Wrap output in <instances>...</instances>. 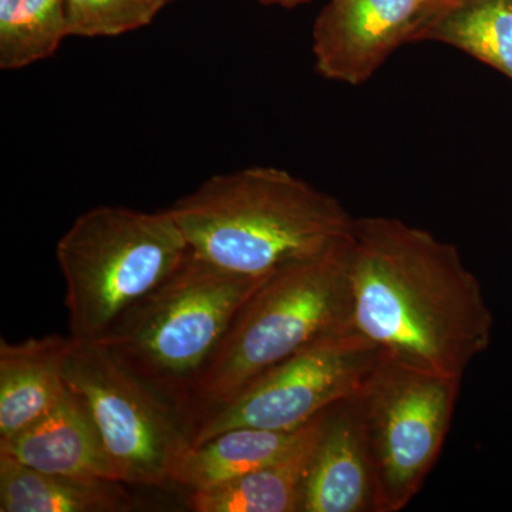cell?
Masks as SVG:
<instances>
[{"label": "cell", "mask_w": 512, "mask_h": 512, "mask_svg": "<svg viewBox=\"0 0 512 512\" xmlns=\"http://www.w3.org/2000/svg\"><path fill=\"white\" fill-rule=\"evenodd\" d=\"M266 276L231 274L188 252L177 271L97 343L178 414L235 316Z\"/></svg>", "instance_id": "4"}, {"label": "cell", "mask_w": 512, "mask_h": 512, "mask_svg": "<svg viewBox=\"0 0 512 512\" xmlns=\"http://www.w3.org/2000/svg\"><path fill=\"white\" fill-rule=\"evenodd\" d=\"M74 340L47 335L20 343L0 339V440L10 439L62 402Z\"/></svg>", "instance_id": "12"}, {"label": "cell", "mask_w": 512, "mask_h": 512, "mask_svg": "<svg viewBox=\"0 0 512 512\" xmlns=\"http://www.w3.org/2000/svg\"><path fill=\"white\" fill-rule=\"evenodd\" d=\"M302 429L274 431L237 427L198 444H188L174 461L171 481L191 491L211 490L237 480L282 456Z\"/></svg>", "instance_id": "15"}, {"label": "cell", "mask_w": 512, "mask_h": 512, "mask_svg": "<svg viewBox=\"0 0 512 512\" xmlns=\"http://www.w3.org/2000/svg\"><path fill=\"white\" fill-rule=\"evenodd\" d=\"M325 413L306 424L295 444L271 463L220 487L191 491L188 501L191 510L301 512L303 488L318 447Z\"/></svg>", "instance_id": "13"}, {"label": "cell", "mask_w": 512, "mask_h": 512, "mask_svg": "<svg viewBox=\"0 0 512 512\" xmlns=\"http://www.w3.org/2000/svg\"><path fill=\"white\" fill-rule=\"evenodd\" d=\"M188 252L170 210L106 205L84 212L56 247L70 338L100 342L128 309L177 271Z\"/></svg>", "instance_id": "5"}, {"label": "cell", "mask_w": 512, "mask_h": 512, "mask_svg": "<svg viewBox=\"0 0 512 512\" xmlns=\"http://www.w3.org/2000/svg\"><path fill=\"white\" fill-rule=\"evenodd\" d=\"M0 454L43 473L121 481L89 410L70 389L52 412L0 440Z\"/></svg>", "instance_id": "11"}, {"label": "cell", "mask_w": 512, "mask_h": 512, "mask_svg": "<svg viewBox=\"0 0 512 512\" xmlns=\"http://www.w3.org/2000/svg\"><path fill=\"white\" fill-rule=\"evenodd\" d=\"M301 512H375L372 464L355 397L323 417Z\"/></svg>", "instance_id": "10"}, {"label": "cell", "mask_w": 512, "mask_h": 512, "mask_svg": "<svg viewBox=\"0 0 512 512\" xmlns=\"http://www.w3.org/2000/svg\"><path fill=\"white\" fill-rule=\"evenodd\" d=\"M383 359L382 350L355 326L325 336L205 414L190 430V444L237 427L302 429L362 392Z\"/></svg>", "instance_id": "7"}, {"label": "cell", "mask_w": 512, "mask_h": 512, "mask_svg": "<svg viewBox=\"0 0 512 512\" xmlns=\"http://www.w3.org/2000/svg\"><path fill=\"white\" fill-rule=\"evenodd\" d=\"M168 210L192 255L251 278L330 247L355 224L338 198L265 165L214 175Z\"/></svg>", "instance_id": "2"}, {"label": "cell", "mask_w": 512, "mask_h": 512, "mask_svg": "<svg viewBox=\"0 0 512 512\" xmlns=\"http://www.w3.org/2000/svg\"><path fill=\"white\" fill-rule=\"evenodd\" d=\"M67 387L82 400L124 484L160 487L190 444L171 404L100 343L74 342Z\"/></svg>", "instance_id": "8"}, {"label": "cell", "mask_w": 512, "mask_h": 512, "mask_svg": "<svg viewBox=\"0 0 512 512\" xmlns=\"http://www.w3.org/2000/svg\"><path fill=\"white\" fill-rule=\"evenodd\" d=\"M171 0H64L69 37H116L146 28Z\"/></svg>", "instance_id": "18"}, {"label": "cell", "mask_w": 512, "mask_h": 512, "mask_svg": "<svg viewBox=\"0 0 512 512\" xmlns=\"http://www.w3.org/2000/svg\"><path fill=\"white\" fill-rule=\"evenodd\" d=\"M352 322L390 362L461 380L490 346L493 313L460 252L397 218H355Z\"/></svg>", "instance_id": "1"}, {"label": "cell", "mask_w": 512, "mask_h": 512, "mask_svg": "<svg viewBox=\"0 0 512 512\" xmlns=\"http://www.w3.org/2000/svg\"><path fill=\"white\" fill-rule=\"evenodd\" d=\"M249 2L258 3V5L265 6V8L293 10L309 5L312 0H249Z\"/></svg>", "instance_id": "19"}, {"label": "cell", "mask_w": 512, "mask_h": 512, "mask_svg": "<svg viewBox=\"0 0 512 512\" xmlns=\"http://www.w3.org/2000/svg\"><path fill=\"white\" fill-rule=\"evenodd\" d=\"M67 32L64 0H0V69H25L57 52Z\"/></svg>", "instance_id": "17"}, {"label": "cell", "mask_w": 512, "mask_h": 512, "mask_svg": "<svg viewBox=\"0 0 512 512\" xmlns=\"http://www.w3.org/2000/svg\"><path fill=\"white\" fill-rule=\"evenodd\" d=\"M439 0H329L312 28L315 69L329 82L362 86L399 47L413 43Z\"/></svg>", "instance_id": "9"}, {"label": "cell", "mask_w": 512, "mask_h": 512, "mask_svg": "<svg viewBox=\"0 0 512 512\" xmlns=\"http://www.w3.org/2000/svg\"><path fill=\"white\" fill-rule=\"evenodd\" d=\"M461 383L384 357L357 394L375 512L402 511L420 493L443 450Z\"/></svg>", "instance_id": "6"}, {"label": "cell", "mask_w": 512, "mask_h": 512, "mask_svg": "<svg viewBox=\"0 0 512 512\" xmlns=\"http://www.w3.org/2000/svg\"><path fill=\"white\" fill-rule=\"evenodd\" d=\"M350 259L352 234L266 276L191 387L178 413L187 434L272 367L353 326Z\"/></svg>", "instance_id": "3"}, {"label": "cell", "mask_w": 512, "mask_h": 512, "mask_svg": "<svg viewBox=\"0 0 512 512\" xmlns=\"http://www.w3.org/2000/svg\"><path fill=\"white\" fill-rule=\"evenodd\" d=\"M171 2H175V0H171Z\"/></svg>", "instance_id": "20"}, {"label": "cell", "mask_w": 512, "mask_h": 512, "mask_svg": "<svg viewBox=\"0 0 512 512\" xmlns=\"http://www.w3.org/2000/svg\"><path fill=\"white\" fill-rule=\"evenodd\" d=\"M467 53L512 80V0H439L413 43Z\"/></svg>", "instance_id": "16"}, {"label": "cell", "mask_w": 512, "mask_h": 512, "mask_svg": "<svg viewBox=\"0 0 512 512\" xmlns=\"http://www.w3.org/2000/svg\"><path fill=\"white\" fill-rule=\"evenodd\" d=\"M123 481L43 473L0 454L2 512H124L134 508Z\"/></svg>", "instance_id": "14"}]
</instances>
